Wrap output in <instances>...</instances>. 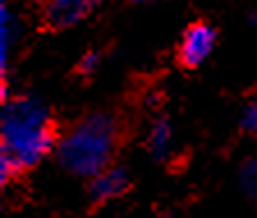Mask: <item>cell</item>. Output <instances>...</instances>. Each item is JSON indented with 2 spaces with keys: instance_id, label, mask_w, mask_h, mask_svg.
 Here are the masks:
<instances>
[{
  "instance_id": "obj_1",
  "label": "cell",
  "mask_w": 257,
  "mask_h": 218,
  "mask_svg": "<svg viewBox=\"0 0 257 218\" xmlns=\"http://www.w3.org/2000/svg\"><path fill=\"white\" fill-rule=\"evenodd\" d=\"M58 147L48 108L37 96H14L3 108V149L0 177L3 184L19 172L35 168Z\"/></svg>"
},
{
  "instance_id": "obj_2",
  "label": "cell",
  "mask_w": 257,
  "mask_h": 218,
  "mask_svg": "<svg viewBox=\"0 0 257 218\" xmlns=\"http://www.w3.org/2000/svg\"><path fill=\"white\" fill-rule=\"evenodd\" d=\"M119 122L108 111H94L80 117L78 122L58 140L55 154L62 170L74 177L94 179L99 172L110 168L117 152Z\"/></svg>"
},
{
  "instance_id": "obj_3",
  "label": "cell",
  "mask_w": 257,
  "mask_h": 218,
  "mask_svg": "<svg viewBox=\"0 0 257 218\" xmlns=\"http://www.w3.org/2000/svg\"><path fill=\"white\" fill-rule=\"evenodd\" d=\"M216 46V30L209 23L200 21V23H191L184 30L182 42H179V51L177 58L186 69H195L204 60L211 55Z\"/></svg>"
},
{
  "instance_id": "obj_4",
  "label": "cell",
  "mask_w": 257,
  "mask_h": 218,
  "mask_svg": "<svg viewBox=\"0 0 257 218\" xmlns=\"http://www.w3.org/2000/svg\"><path fill=\"white\" fill-rule=\"evenodd\" d=\"M131 186V177H128V170L124 165H110L103 172L90 179V186H87V195H90L92 204H106L122 197L124 193Z\"/></svg>"
},
{
  "instance_id": "obj_5",
  "label": "cell",
  "mask_w": 257,
  "mask_h": 218,
  "mask_svg": "<svg viewBox=\"0 0 257 218\" xmlns=\"http://www.w3.org/2000/svg\"><path fill=\"white\" fill-rule=\"evenodd\" d=\"M94 10V3L90 0H53L44 5V23L51 30H67L76 23L85 21L90 12Z\"/></svg>"
},
{
  "instance_id": "obj_6",
  "label": "cell",
  "mask_w": 257,
  "mask_h": 218,
  "mask_svg": "<svg viewBox=\"0 0 257 218\" xmlns=\"http://www.w3.org/2000/svg\"><path fill=\"white\" fill-rule=\"evenodd\" d=\"M172 138H175V133H172L170 120L163 115L156 117L150 127V133H147V152L152 154V159L154 161L168 159L172 149Z\"/></svg>"
},
{
  "instance_id": "obj_7",
  "label": "cell",
  "mask_w": 257,
  "mask_h": 218,
  "mask_svg": "<svg viewBox=\"0 0 257 218\" xmlns=\"http://www.w3.org/2000/svg\"><path fill=\"white\" fill-rule=\"evenodd\" d=\"M239 186L243 195L257 204V154L248 156L239 168Z\"/></svg>"
},
{
  "instance_id": "obj_8",
  "label": "cell",
  "mask_w": 257,
  "mask_h": 218,
  "mask_svg": "<svg viewBox=\"0 0 257 218\" xmlns=\"http://www.w3.org/2000/svg\"><path fill=\"white\" fill-rule=\"evenodd\" d=\"M0 23H3V64H7V55H10L12 44H14V37H16V21L7 7H3Z\"/></svg>"
},
{
  "instance_id": "obj_9",
  "label": "cell",
  "mask_w": 257,
  "mask_h": 218,
  "mask_svg": "<svg viewBox=\"0 0 257 218\" xmlns=\"http://www.w3.org/2000/svg\"><path fill=\"white\" fill-rule=\"evenodd\" d=\"M99 64H101V55L96 53V51H90V53H85L78 60V67H76V69H78L80 76H92L99 69Z\"/></svg>"
},
{
  "instance_id": "obj_10",
  "label": "cell",
  "mask_w": 257,
  "mask_h": 218,
  "mask_svg": "<svg viewBox=\"0 0 257 218\" xmlns=\"http://www.w3.org/2000/svg\"><path fill=\"white\" fill-rule=\"evenodd\" d=\"M243 129L250 131L252 136H257V101H252L246 108V115H243Z\"/></svg>"
},
{
  "instance_id": "obj_11",
  "label": "cell",
  "mask_w": 257,
  "mask_h": 218,
  "mask_svg": "<svg viewBox=\"0 0 257 218\" xmlns=\"http://www.w3.org/2000/svg\"><path fill=\"white\" fill-rule=\"evenodd\" d=\"M255 26H257V14H255Z\"/></svg>"
}]
</instances>
